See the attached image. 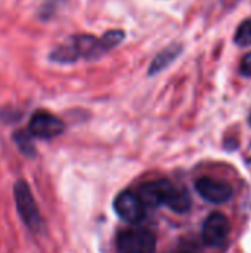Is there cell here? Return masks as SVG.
<instances>
[{
	"label": "cell",
	"instance_id": "6da1fadb",
	"mask_svg": "<svg viewBox=\"0 0 251 253\" xmlns=\"http://www.w3.org/2000/svg\"><path fill=\"white\" fill-rule=\"evenodd\" d=\"M124 40V31L109 30L102 37L92 34H74L58 44L50 53L49 59L56 64H74L80 59L93 61L118 46Z\"/></svg>",
	"mask_w": 251,
	"mask_h": 253
},
{
	"label": "cell",
	"instance_id": "7a4b0ae2",
	"mask_svg": "<svg viewBox=\"0 0 251 253\" xmlns=\"http://www.w3.org/2000/svg\"><path fill=\"white\" fill-rule=\"evenodd\" d=\"M120 253H155L157 239L148 230H124L117 237Z\"/></svg>",
	"mask_w": 251,
	"mask_h": 253
},
{
	"label": "cell",
	"instance_id": "3957f363",
	"mask_svg": "<svg viewBox=\"0 0 251 253\" xmlns=\"http://www.w3.org/2000/svg\"><path fill=\"white\" fill-rule=\"evenodd\" d=\"M15 202H16L18 212L22 221L25 222V225L34 231H38L43 224L41 216L25 181H18L15 184Z\"/></svg>",
	"mask_w": 251,
	"mask_h": 253
},
{
	"label": "cell",
	"instance_id": "277c9868",
	"mask_svg": "<svg viewBox=\"0 0 251 253\" xmlns=\"http://www.w3.org/2000/svg\"><path fill=\"white\" fill-rule=\"evenodd\" d=\"M64 130H65L64 122L46 110H37L31 116L28 123V132L33 135V138H38V139L56 138L61 133H64Z\"/></svg>",
	"mask_w": 251,
	"mask_h": 253
},
{
	"label": "cell",
	"instance_id": "5b68a950",
	"mask_svg": "<svg viewBox=\"0 0 251 253\" xmlns=\"http://www.w3.org/2000/svg\"><path fill=\"white\" fill-rule=\"evenodd\" d=\"M178 187H175L167 179H157L151 182H145L138 188V196L143 202L146 208H158L167 206L175 194Z\"/></svg>",
	"mask_w": 251,
	"mask_h": 253
},
{
	"label": "cell",
	"instance_id": "8992f818",
	"mask_svg": "<svg viewBox=\"0 0 251 253\" xmlns=\"http://www.w3.org/2000/svg\"><path fill=\"white\" fill-rule=\"evenodd\" d=\"M231 234V222L222 212L209 215L203 225V240L210 248H222L226 245Z\"/></svg>",
	"mask_w": 251,
	"mask_h": 253
},
{
	"label": "cell",
	"instance_id": "52a82bcc",
	"mask_svg": "<svg viewBox=\"0 0 251 253\" xmlns=\"http://www.w3.org/2000/svg\"><path fill=\"white\" fill-rule=\"evenodd\" d=\"M195 190L206 202L215 205L226 203L234 194V188L229 182L212 176H203L197 179Z\"/></svg>",
	"mask_w": 251,
	"mask_h": 253
},
{
	"label": "cell",
	"instance_id": "ba28073f",
	"mask_svg": "<svg viewBox=\"0 0 251 253\" xmlns=\"http://www.w3.org/2000/svg\"><path fill=\"white\" fill-rule=\"evenodd\" d=\"M145 205L141 197L129 190L120 193L114 200L115 213L126 222L139 224L145 218Z\"/></svg>",
	"mask_w": 251,
	"mask_h": 253
},
{
	"label": "cell",
	"instance_id": "9c48e42d",
	"mask_svg": "<svg viewBox=\"0 0 251 253\" xmlns=\"http://www.w3.org/2000/svg\"><path fill=\"white\" fill-rule=\"evenodd\" d=\"M180 52H182V44H179V43L170 44V46H167L166 49H163V50L154 58V61L151 62L149 70H148V74H149V76H154V74L161 73L164 68H167L170 64L175 62V59L180 55Z\"/></svg>",
	"mask_w": 251,
	"mask_h": 253
},
{
	"label": "cell",
	"instance_id": "30bf717a",
	"mask_svg": "<svg viewBox=\"0 0 251 253\" xmlns=\"http://www.w3.org/2000/svg\"><path fill=\"white\" fill-rule=\"evenodd\" d=\"M234 42L240 47H249V46H251V16L247 18V19H244L240 24V27L235 31Z\"/></svg>",
	"mask_w": 251,
	"mask_h": 253
},
{
	"label": "cell",
	"instance_id": "8fae6325",
	"mask_svg": "<svg viewBox=\"0 0 251 253\" xmlns=\"http://www.w3.org/2000/svg\"><path fill=\"white\" fill-rule=\"evenodd\" d=\"M33 135L27 130H18L13 133V139L16 142V145L19 147V150L25 154V156H34V145H33Z\"/></svg>",
	"mask_w": 251,
	"mask_h": 253
},
{
	"label": "cell",
	"instance_id": "7c38bea8",
	"mask_svg": "<svg viewBox=\"0 0 251 253\" xmlns=\"http://www.w3.org/2000/svg\"><path fill=\"white\" fill-rule=\"evenodd\" d=\"M240 73L246 77H251V52L243 56L240 64Z\"/></svg>",
	"mask_w": 251,
	"mask_h": 253
},
{
	"label": "cell",
	"instance_id": "4fadbf2b",
	"mask_svg": "<svg viewBox=\"0 0 251 253\" xmlns=\"http://www.w3.org/2000/svg\"><path fill=\"white\" fill-rule=\"evenodd\" d=\"M173 253H195V252H192L191 249H180V251H176V252H173Z\"/></svg>",
	"mask_w": 251,
	"mask_h": 253
},
{
	"label": "cell",
	"instance_id": "5bb4252c",
	"mask_svg": "<svg viewBox=\"0 0 251 253\" xmlns=\"http://www.w3.org/2000/svg\"><path fill=\"white\" fill-rule=\"evenodd\" d=\"M249 125L251 126V113H250V116H249Z\"/></svg>",
	"mask_w": 251,
	"mask_h": 253
}]
</instances>
